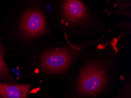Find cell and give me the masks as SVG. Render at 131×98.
I'll list each match as a JSON object with an SVG mask.
<instances>
[{"instance_id": "4", "label": "cell", "mask_w": 131, "mask_h": 98, "mask_svg": "<svg viewBox=\"0 0 131 98\" xmlns=\"http://www.w3.org/2000/svg\"><path fill=\"white\" fill-rule=\"evenodd\" d=\"M47 3L43 1L28 6L21 12L15 25V32L19 41L25 44L51 35H56L49 23Z\"/></svg>"}, {"instance_id": "9", "label": "cell", "mask_w": 131, "mask_h": 98, "mask_svg": "<svg viewBox=\"0 0 131 98\" xmlns=\"http://www.w3.org/2000/svg\"><path fill=\"white\" fill-rule=\"evenodd\" d=\"M4 49L3 47H0V79H4L14 83V79L8 69L5 61L3 57Z\"/></svg>"}, {"instance_id": "5", "label": "cell", "mask_w": 131, "mask_h": 98, "mask_svg": "<svg viewBox=\"0 0 131 98\" xmlns=\"http://www.w3.org/2000/svg\"><path fill=\"white\" fill-rule=\"evenodd\" d=\"M31 84L0 82V96L3 98H27Z\"/></svg>"}, {"instance_id": "6", "label": "cell", "mask_w": 131, "mask_h": 98, "mask_svg": "<svg viewBox=\"0 0 131 98\" xmlns=\"http://www.w3.org/2000/svg\"><path fill=\"white\" fill-rule=\"evenodd\" d=\"M110 9H105L104 12L108 14H118L125 19H131V1L125 0L108 1Z\"/></svg>"}, {"instance_id": "1", "label": "cell", "mask_w": 131, "mask_h": 98, "mask_svg": "<svg viewBox=\"0 0 131 98\" xmlns=\"http://www.w3.org/2000/svg\"><path fill=\"white\" fill-rule=\"evenodd\" d=\"M128 41L118 37L93 46L63 79V98H108L118 79L121 53Z\"/></svg>"}, {"instance_id": "7", "label": "cell", "mask_w": 131, "mask_h": 98, "mask_svg": "<svg viewBox=\"0 0 131 98\" xmlns=\"http://www.w3.org/2000/svg\"><path fill=\"white\" fill-rule=\"evenodd\" d=\"M108 98H131V74L129 73L122 82L115 92Z\"/></svg>"}, {"instance_id": "3", "label": "cell", "mask_w": 131, "mask_h": 98, "mask_svg": "<svg viewBox=\"0 0 131 98\" xmlns=\"http://www.w3.org/2000/svg\"><path fill=\"white\" fill-rule=\"evenodd\" d=\"M111 29L98 37L71 41L58 39L57 35L47 37V42L38 53L34 63V73L43 78L62 81L72 66L85 52L110 38Z\"/></svg>"}, {"instance_id": "11", "label": "cell", "mask_w": 131, "mask_h": 98, "mask_svg": "<svg viewBox=\"0 0 131 98\" xmlns=\"http://www.w3.org/2000/svg\"><path fill=\"white\" fill-rule=\"evenodd\" d=\"M0 98H3V97H1V96H0Z\"/></svg>"}, {"instance_id": "10", "label": "cell", "mask_w": 131, "mask_h": 98, "mask_svg": "<svg viewBox=\"0 0 131 98\" xmlns=\"http://www.w3.org/2000/svg\"><path fill=\"white\" fill-rule=\"evenodd\" d=\"M41 98H55L50 93H47L44 95H42Z\"/></svg>"}, {"instance_id": "8", "label": "cell", "mask_w": 131, "mask_h": 98, "mask_svg": "<svg viewBox=\"0 0 131 98\" xmlns=\"http://www.w3.org/2000/svg\"><path fill=\"white\" fill-rule=\"evenodd\" d=\"M116 29H120L119 34L118 36L119 38L121 40L126 38L131 34V19H125L118 22L111 30L114 31Z\"/></svg>"}, {"instance_id": "2", "label": "cell", "mask_w": 131, "mask_h": 98, "mask_svg": "<svg viewBox=\"0 0 131 98\" xmlns=\"http://www.w3.org/2000/svg\"><path fill=\"white\" fill-rule=\"evenodd\" d=\"M49 6L51 28L63 38L98 37L106 28L98 12L81 0H52Z\"/></svg>"}]
</instances>
